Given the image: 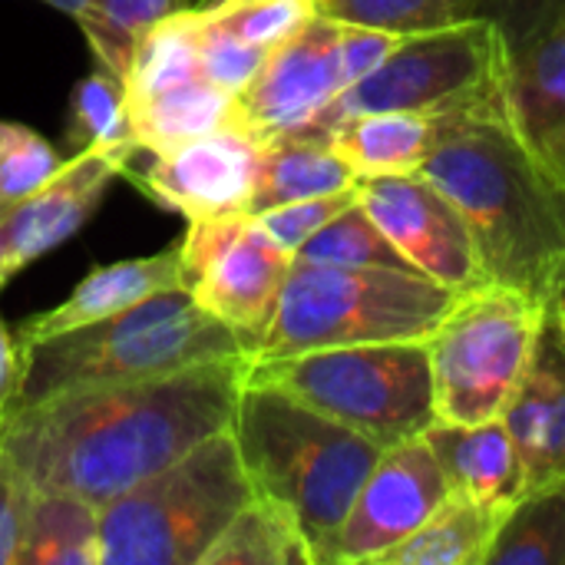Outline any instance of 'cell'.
I'll return each instance as SVG.
<instances>
[{
  "label": "cell",
  "instance_id": "1",
  "mask_svg": "<svg viewBox=\"0 0 565 565\" xmlns=\"http://www.w3.org/2000/svg\"><path fill=\"white\" fill-rule=\"evenodd\" d=\"M248 354L166 377L99 384L13 407L0 447L33 490L76 493L106 507L232 427Z\"/></svg>",
  "mask_w": 565,
  "mask_h": 565
},
{
  "label": "cell",
  "instance_id": "2",
  "mask_svg": "<svg viewBox=\"0 0 565 565\" xmlns=\"http://www.w3.org/2000/svg\"><path fill=\"white\" fill-rule=\"evenodd\" d=\"M417 172L460 209L490 285L550 301L565 268V179L520 139L507 99L437 119Z\"/></svg>",
  "mask_w": 565,
  "mask_h": 565
},
{
  "label": "cell",
  "instance_id": "3",
  "mask_svg": "<svg viewBox=\"0 0 565 565\" xmlns=\"http://www.w3.org/2000/svg\"><path fill=\"white\" fill-rule=\"evenodd\" d=\"M232 434L255 493L285 503L315 553V565H328L331 543L381 447L288 391L248 377Z\"/></svg>",
  "mask_w": 565,
  "mask_h": 565
},
{
  "label": "cell",
  "instance_id": "4",
  "mask_svg": "<svg viewBox=\"0 0 565 565\" xmlns=\"http://www.w3.org/2000/svg\"><path fill=\"white\" fill-rule=\"evenodd\" d=\"M235 354H248L242 338L199 308L185 288H172L106 321L26 344L13 407L99 384L166 377Z\"/></svg>",
  "mask_w": 565,
  "mask_h": 565
},
{
  "label": "cell",
  "instance_id": "5",
  "mask_svg": "<svg viewBox=\"0 0 565 565\" xmlns=\"http://www.w3.org/2000/svg\"><path fill=\"white\" fill-rule=\"evenodd\" d=\"M255 497L232 427L99 507V565H202Z\"/></svg>",
  "mask_w": 565,
  "mask_h": 565
},
{
  "label": "cell",
  "instance_id": "6",
  "mask_svg": "<svg viewBox=\"0 0 565 565\" xmlns=\"http://www.w3.org/2000/svg\"><path fill=\"white\" fill-rule=\"evenodd\" d=\"M457 291L397 268H334L291 262L278 311L252 361L321 348L427 341Z\"/></svg>",
  "mask_w": 565,
  "mask_h": 565
},
{
  "label": "cell",
  "instance_id": "7",
  "mask_svg": "<svg viewBox=\"0 0 565 565\" xmlns=\"http://www.w3.org/2000/svg\"><path fill=\"white\" fill-rule=\"evenodd\" d=\"M245 377L288 391L324 417L374 440L381 450L417 440L437 424L424 341L348 344L252 361Z\"/></svg>",
  "mask_w": 565,
  "mask_h": 565
},
{
  "label": "cell",
  "instance_id": "8",
  "mask_svg": "<svg viewBox=\"0 0 565 565\" xmlns=\"http://www.w3.org/2000/svg\"><path fill=\"white\" fill-rule=\"evenodd\" d=\"M543 315L546 301L516 288L480 285L460 291L424 341L437 420L480 424L503 417L530 367Z\"/></svg>",
  "mask_w": 565,
  "mask_h": 565
},
{
  "label": "cell",
  "instance_id": "9",
  "mask_svg": "<svg viewBox=\"0 0 565 565\" xmlns=\"http://www.w3.org/2000/svg\"><path fill=\"white\" fill-rule=\"evenodd\" d=\"M507 86V40L483 20H463L444 30L404 36L401 46L364 79L348 86L311 129L295 136H321L358 113H420L444 119L487 103H500Z\"/></svg>",
  "mask_w": 565,
  "mask_h": 565
},
{
  "label": "cell",
  "instance_id": "10",
  "mask_svg": "<svg viewBox=\"0 0 565 565\" xmlns=\"http://www.w3.org/2000/svg\"><path fill=\"white\" fill-rule=\"evenodd\" d=\"M182 245V288L199 308L228 324L248 358L268 331L295 255L285 252L252 212L189 222Z\"/></svg>",
  "mask_w": 565,
  "mask_h": 565
},
{
  "label": "cell",
  "instance_id": "11",
  "mask_svg": "<svg viewBox=\"0 0 565 565\" xmlns=\"http://www.w3.org/2000/svg\"><path fill=\"white\" fill-rule=\"evenodd\" d=\"M358 202L417 275L457 295L490 285L460 209L420 172L358 179Z\"/></svg>",
  "mask_w": 565,
  "mask_h": 565
},
{
  "label": "cell",
  "instance_id": "12",
  "mask_svg": "<svg viewBox=\"0 0 565 565\" xmlns=\"http://www.w3.org/2000/svg\"><path fill=\"white\" fill-rule=\"evenodd\" d=\"M348 89L341 63V20L318 13L268 53L235 96V126L258 142L305 132Z\"/></svg>",
  "mask_w": 565,
  "mask_h": 565
},
{
  "label": "cell",
  "instance_id": "13",
  "mask_svg": "<svg viewBox=\"0 0 565 565\" xmlns=\"http://www.w3.org/2000/svg\"><path fill=\"white\" fill-rule=\"evenodd\" d=\"M447 497L450 483L424 437L381 450L331 543L328 565H377L387 550L414 536Z\"/></svg>",
  "mask_w": 565,
  "mask_h": 565
},
{
  "label": "cell",
  "instance_id": "14",
  "mask_svg": "<svg viewBox=\"0 0 565 565\" xmlns=\"http://www.w3.org/2000/svg\"><path fill=\"white\" fill-rule=\"evenodd\" d=\"M262 142L242 126L228 122L199 139H189L169 152L152 156L136 185L159 205L185 215L189 222H205L228 212H248L255 175H258Z\"/></svg>",
  "mask_w": 565,
  "mask_h": 565
},
{
  "label": "cell",
  "instance_id": "15",
  "mask_svg": "<svg viewBox=\"0 0 565 565\" xmlns=\"http://www.w3.org/2000/svg\"><path fill=\"white\" fill-rule=\"evenodd\" d=\"M132 146H93L66 159L50 182L3 215V285L36 258L73 238L103 205L109 185L126 175Z\"/></svg>",
  "mask_w": 565,
  "mask_h": 565
},
{
  "label": "cell",
  "instance_id": "16",
  "mask_svg": "<svg viewBox=\"0 0 565 565\" xmlns=\"http://www.w3.org/2000/svg\"><path fill=\"white\" fill-rule=\"evenodd\" d=\"M503 424L520 450L526 490L565 483V334L550 301L530 367L503 411Z\"/></svg>",
  "mask_w": 565,
  "mask_h": 565
},
{
  "label": "cell",
  "instance_id": "17",
  "mask_svg": "<svg viewBox=\"0 0 565 565\" xmlns=\"http://www.w3.org/2000/svg\"><path fill=\"white\" fill-rule=\"evenodd\" d=\"M503 96L520 139L565 179V23L507 43Z\"/></svg>",
  "mask_w": 565,
  "mask_h": 565
},
{
  "label": "cell",
  "instance_id": "18",
  "mask_svg": "<svg viewBox=\"0 0 565 565\" xmlns=\"http://www.w3.org/2000/svg\"><path fill=\"white\" fill-rule=\"evenodd\" d=\"M172 288H182V245L179 242L159 255L122 258V262L93 268L70 291L66 301L26 318L17 331V341H20V348H26V344L46 341V338L106 321V318L122 315V311L136 308L139 301H146L159 291H172Z\"/></svg>",
  "mask_w": 565,
  "mask_h": 565
},
{
  "label": "cell",
  "instance_id": "19",
  "mask_svg": "<svg viewBox=\"0 0 565 565\" xmlns=\"http://www.w3.org/2000/svg\"><path fill=\"white\" fill-rule=\"evenodd\" d=\"M424 440L434 450L450 493L503 510L526 493V470L503 417L480 424L437 420Z\"/></svg>",
  "mask_w": 565,
  "mask_h": 565
},
{
  "label": "cell",
  "instance_id": "20",
  "mask_svg": "<svg viewBox=\"0 0 565 565\" xmlns=\"http://www.w3.org/2000/svg\"><path fill=\"white\" fill-rule=\"evenodd\" d=\"M331 149L358 179L417 172L437 139V119L420 113L381 109L341 119L324 132Z\"/></svg>",
  "mask_w": 565,
  "mask_h": 565
},
{
  "label": "cell",
  "instance_id": "21",
  "mask_svg": "<svg viewBox=\"0 0 565 565\" xmlns=\"http://www.w3.org/2000/svg\"><path fill=\"white\" fill-rule=\"evenodd\" d=\"M129 129L139 149L159 156L235 119V93L212 83L205 73L152 93L142 103L126 106Z\"/></svg>",
  "mask_w": 565,
  "mask_h": 565
},
{
  "label": "cell",
  "instance_id": "22",
  "mask_svg": "<svg viewBox=\"0 0 565 565\" xmlns=\"http://www.w3.org/2000/svg\"><path fill=\"white\" fill-rule=\"evenodd\" d=\"M358 175L348 169V162L331 149L321 136H281L262 142L258 175L248 212L258 215L265 209L311 199V195H331L354 189Z\"/></svg>",
  "mask_w": 565,
  "mask_h": 565
},
{
  "label": "cell",
  "instance_id": "23",
  "mask_svg": "<svg viewBox=\"0 0 565 565\" xmlns=\"http://www.w3.org/2000/svg\"><path fill=\"white\" fill-rule=\"evenodd\" d=\"M503 516V507L450 493L414 536L387 550L377 565H487Z\"/></svg>",
  "mask_w": 565,
  "mask_h": 565
},
{
  "label": "cell",
  "instance_id": "24",
  "mask_svg": "<svg viewBox=\"0 0 565 565\" xmlns=\"http://www.w3.org/2000/svg\"><path fill=\"white\" fill-rule=\"evenodd\" d=\"M17 565H99V507L63 490H33Z\"/></svg>",
  "mask_w": 565,
  "mask_h": 565
},
{
  "label": "cell",
  "instance_id": "25",
  "mask_svg": "<svg viewBox=\"0 0 565 565\" xmlns=\"http://www.w3.org/2000/svg\"><path fill=\"white\" fill-rule=\"evenodd\" d=\"M202 565H315V553L295 513L255 493L212 543Z\"/></svg>",
  "mask_w": 565,
  "mask_h": 565
},
{
  "label": "cell",
  "instance_id": "26",
  "mask_svg": "<svg viewBox=\"0 0 565 565\" xmlns=\"http://www.w3.org/2000/svg\"><path fill=\"white\" fill-rule=\"evenodd\" d=\"M487 565H565V483L526 490L507 510Z\"/></svg>",
  "mask_w": 565,
  "mask_h": 565
},
{
  "label": "cell",
  "instance_id": "27",
  "mask_svg": "<svg viewBox=\"0 0 565 565\" xmlns=\"http://www.w3.org/2000/svg\"><path fill=\"white\" fill-rule=\"evenodd\" d=\"M202 76V53H199V10H179L156 23L142 43L136 46L126 73H122V96L126 106L149 99L152 93L175 86L182 79Z\"/></svg>",
  "mask_w": 565,
  "mask_h": 565
},
{
  "label": "cell",
  "instance_id": "28",
  "mask_svg": "<svg viewBox=\"0 0 565 565\" xmlns=\"http://www.w3.org/2000/svg\"><path fill=\"white\" fill-rule=\"evenodd\" d=\"M179 10H189V0H86L76 23L96 63L122 79L142 36Z\"/></svg>",
  "mask_w": 565,
  "mask_h": 565
},
{
  "label": "cell",
  "instance_id": "29",
  "mask_svg": "<svg viewBox=\"0 0 565 565\" xmlns=\"http://www.w3.org/2000/svg\"><path fill=\"white\" fill-rule=\"evenodd\" d=\"M295 262L305 265H334V268H397L414 271L411 262L391 245V238L374 225L361 202H351L338 218H331L318 235H311Z\"/></svg>",
  "mask_w": 565,
  "mask_h": 565
},
{
  "label": "cell",
  "instance_id": "30",
  "mask_svg": "<svg viewBox=\"0 0 565 565\" xmlns=\"http://www.w3.org/2000/svg\"><path fill=\"white\" fill-rule=\"evenodd\" d=\"M205 23L271 53L321 13V0H202Z\"/></svg>",
  "mask_w": 565,
  "mask_h": 565
},
{
  "label": "cell",
  "instance_id": "31",
  "mask_svg": "<svg viewBox=\"0 0 565 565\" xmlns=\"http://www.w3.org/2000/svg\"><path fill=\"white\" fill-rule=\"evenodd\" d=\"M66 136H70L76 152L93 149V146H132V149H139L132 139V129H129L126 96H122L119 76L96 66L89 76H83L73 86Z\"/></svg>",
  "mask_w": 565,
  "mask_h": 565
},
{
  "label": "cell",
  "instance_id": "32",
  "mask_svg": "<svg viewBox=\"0 0 565 565\" xmlns=\"http://www.w3.org/2000/svg\"><path fill=\"white\" fill-rule=\"evenodd\" d=\"M321 13L341 23L414 36L473 20L477 0H321Z\"/></svg>",
  "mask_w": 565,
  "mask_h": 565
},
{
  "label": "cell",
  "instance_id": "33",
  "mask_svg": "<svg viewBox=\"0 0 565 565\" xmlns=\"http://www.w3.org/2000/svg\"><path fill=\"white\" fill-rule=\"evenodd\" d=\"M66 159L30 126L0 119V209H13L56 175Z\"/></svg>",
  "mask_w": 565,
  "mask_h": 565
},
{
  "label": "cell",
  "instance_id": "34",
  "mask_svg": "<svg viewBox=\"0 0 565 565\" xmlns=\"http://www.w3.org/2000/svg\"><path fill=\"white\" fill-rule=\"evenodd\" d=\"M351 202H358V185L344 189V192L295 199V202L275 205V209H265V212H258V222L285 252L295 255L311 235H318L331 218H338Z\"/></svg>",
  "mask_w": 565,
  "mask_h": 565
},
{
  "label": "cell",
  "instance_id": "35",
  "mask_svg": "<svg viewBox=\"0 0 565 565\" xmlns=\"http://www.w3.org/2000/svg\"><path fill=\"white\" fill-rule=\"evenodd\" d=\"M199 53H202V73L235 96L252 83V76L268 60L265 50L205 23L202 13H199Z\"/></svg>",
  "mask_w": 565,
  "mask_h": 565
},
{
  "label": "cell",
  "instance_id": "36",
  "mask_svg": "<svg viewBox=\"0 0 565 565\" xmlns=\"http://www.w3.org/2000/svg\"><path fill=\"white\" fill-rule=\"evenodd\" d=\"M477 17L490 20L507 43H520L565 23V0H477Z\"/></svg>",
  "mask_w": 565,
  "mask_h": 565
},
{
  "label": "cell",
  "instance_id": "37",
  "mask_svg": "<svg viewBox=\"0 0 565 565\" xmlns=\"http://www.w3.org/2000/svg\"><path fill=\"white\" fill-rule=\"evenodd\" d=\"M33 500V483L0 447V565H17V550Z\"/></svg>",
  "mask_w": 565,
  "mask_h": 565
},
{
  "label": "cell",
  "instance_id": "38",
  "mask_svg": "<svg viewBox=\"0 0 565 565\" xmlns=\"http://www.w3.org/2000/svg\"><path fill=\"white\" fill-rule=\"evenodd\" d=\"M401 40L404 36L391 33V30L361 26V23H341V63H344L348 86H354L358 79L374 73L401 46Z\"/></svg>",
  "mask_w": 565,
  "mask_h": 565
},
{
  "label": "cell",
  "instance_id": "39",
  "mask_svg": "<svg viewBox=\"0 0 565 565\" xmlns=\"http://www.w3.org/2000/svg\"><path fill=\"white\" fill-rule=\"evenodd\" d=\"M20 381H23V348L10 334L7 321L0 318V427L10 417L13 404H17Z\"/></svg>",
  "mask_w": 565,
  "mask_h": 565
},
{
  "label": "cell",
  "instance_id": "40",
  "mask_svg": "<svg viewBox=\"0 0 565 565\" xmlns=\"http://www.w3.org/2000/svg\"><path fill=\"white\" fill-rule=\"evenodd\" d=\"M550 308L556 311V318H559V328H563V334H565V268L559 271L556 285H553V295H550Z\"/></svg>",
  "mask_w": 565,
  "mask_h": 565
},
{
  "label": "cell",
  "instance_id": "41",
  "mask_svg": "<svg viewBox=\"0 0 565 565\" xmlns=\"http://www.w3.org/2000/svg\"><path fill=\"white\" fill-rule=\"evenodd\" d=\"M43 3H50L53 10H63V13L76 17V13L83 10V3H86V0H43Z\"/></svg>",
  "mask_w": 565,
  "mask_h": 565
},
{
  "label": "cell",
  "instance_id": "42",
  "mask_svg": "<svg viewBox=\"0 0 565 565\" xmlns=\"http://www.w3.org/2000/svg\"><path fill=\"white\" fill-rule=\"evenodd\" d=\"M3 215L7 209H0V265H3ZM0 288H3V278H0Z\"/></svg>",
  "mask_w": 565,
  "mask_h": 565
}]
</instances>
